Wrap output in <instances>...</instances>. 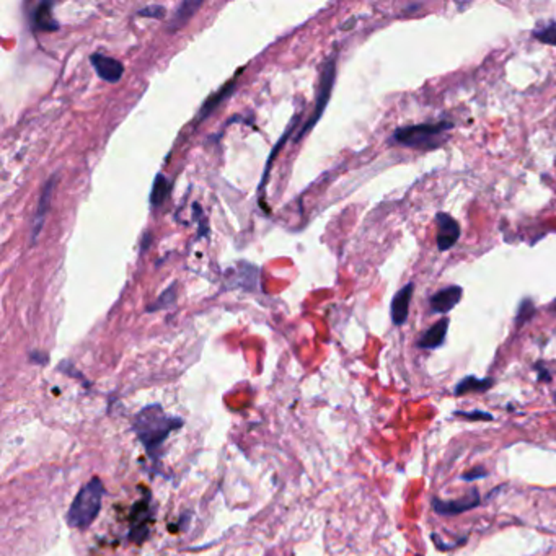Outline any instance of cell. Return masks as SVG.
Wrapping results in <instances>:
<instances>
[{
    "instance_id": "obj_26",
    "label": "cell",
    "mask_w": 556,
    "mask_h": 556,
    "mask_svg": "<svg viewBox=\"0 0 556 556\" xmlns=\"http://www.w3.org/2000/svg\"><path fill=\"white\" fill-rule=\"evenodd\" d=\"M354 22H356L354 18H351V22L348 23V25H351V23H354ZM349 28H351V26H343V30H349Z\"/></svg>"
},
{
    "instance_id": "obj_13",
    "label": "cell",
    "mask_w": 556,
    "mask_h": 556,
    "mask_svg": "<svg viewBox=\"0 0 556 556\" xmlns=\"http://www.w3.org/2000/svg\"><path fill=\"white\" fill-rule=\"evenodd\" d=\"M31 23L36 30L41 31H56L59 28V23L52 17V6L49 2L40 3L36 7V10L31 17Z\"/></svg>"
},
{
    "instance_id": "obj_23",
    "label": "cell",
    "mask_w": 556,
    "mask_h": 556,
    "mask_svg": "<svg viewBox=\"0 0 556 556\" xmlns=\"http://www.w3.org/2000/svg\"><path fill=\"white\" fill-rule=\"evenodd\" d=\"M484 477H488V472L484 468H473V470H470V472L462 475V478L465 479V482H475V479H482Z\"/></svg>"
},
{
    "instance_id": "obj_12",
    "label": "cell",
    "mask_w": 556,
    "mask_h": 556,
    "mask_svg": "<svg viewBox=\"0 0 556 556\" xmlns=\"http://www.w3.org/2000/svg\"><path fill=\"white\" fill-rule=\"evenodd\" d=\"M54 184H56V177H52V178H49V182L45 184V188H42V191H41L40 204H38L35 221H33L35 222V224H33V241H35L38 239V235H40V232L42 229V222H45L47 211H49L51 196H52V189H54Z\"/></svg>"
},
{
    "instance_id": "obj_3",
    "label": "cell",
    "mask_w": 556,
    "mask_h": 556,
    "mask_svg": "<svg viewBox=\"0 0 556 556\" xmlns=\"http://www.w3.org/2000/svg\"><path fill=\"white\" fill-rule=\"evenodd\" d=\"M454 127L452 122H422V125H413L398 127L390 137L392 144L415 147V149H436L440 145V136Z\"/></svg>"
},
{
    "instance_id": "obj_5",
    "label": "cell",
    "mask_w": 556,
    "mask_h": 556,
    "mask_svg": "<svg viewBox=\"0 0 556 556\" xmlns=\"http://www.w3.org/2000/svg\"><path fill=\"white\" fill-rule=\"evenodd\" d=\"M335 77H336V61L335 58L330 59L325 65V70H323V75H321V82H320V92L317 95V102H315V111L312 113L310 120L307 121V125L302 127V131L297 132L296 139L294 141H299L302 139L303 136L307 134L308 131L312 129L313 126L317 125L318 120H320L323 111H325L328 102H330V97H331V90H333V85H335Z\"/></svg>"
},
{
    "instance_id": "obj_7",
    "label": "cell",
    "mask_w": 556,
    "mask_h": 556,
    "mask_svg": "<svg viewBox=\"0 0 556 556\" xmlns=\"http://www.w3.org/2000/svg\"><path fill=\"white\" fill-rule=\"evenodd\" d=\"M437 225V248L440 251H447L457 244L460 239V225L452 216L445 212H439L436 216Z\"/></svg>"
},
{
    "instance_id": "obj_15",
    "label": "cell",
    "mask_w": 556,
    "mask_h": 556,
    "mask_svg": "<svg viewBox=\"0 0 556 556\" xmlns=\"http://www.w3.org/2000/svg\"><path fill=\"white\" fill-rule=\"evenodd\" d=\"M168 191H170L168 180H166L164 175H157L155 182H154V188H152V193H150L152 206H161L166 199V196H168Z\"/></svg>"
},
{
    "instance_id": "obj_10",
    "label": "cell",
    "mask_w": 556,
    "mask_h": 556,
    "mask_svg": "<svg viewBox=\"0 0 556 556\" xmlns=\"http://www.w3.org/2000/svg\"><path fill=\"white\" fill-rule=\"evenodd\" d=\"M463 289L460 286H449L437 291L434 296L431 297L429 305L432 313H449L454 307L459 305V302L462 301Z\"/></svg>"
},
{
    "instance_id": "obj_24",
    "label": "cell",
    "mask_w": 556,
    "mask_h": 556,
    "mask_svg": "<svg viewBox=\"0 0 556 556\" xmlns=\"http://www.w3.org/2000/svg\"><path fill=\"white\" fill-rule=\"evenodd\" d=\"M535 369H537V372H539V379H540V380H543V382H550V380H551V375H550L548 370H546V369L543 367V365L537 364V365H535Z\"/></svg>"
},
{
    "instance_id": "obj_8",
    "label": "cell",
    "mask_w": 556,
    "mask_h": 556,
    "mask_svg": "<svg viewBox=\"0 0 556 556\" xmlns=\"http://www.w3.org/2000/svg\"><path fill=\"white\" fill-rule=\"evenodd\" d=\"M90 61H92L95 70H97V74L104 80V82L109 84L120 82L122 74H125V65L115 58H109V56L97 52V54L92 56V59Z\"/></svg>"
},
{
    "instance_id": "obj_1",
    "label": "cell",
    "mask_w": 556,
    "mask_h": 556,
    "mask_svg": "<svg viewBox=\"0 0 556 556\" xmlns=\"http://www.w3.org/2000/svg\"><path fill=\"white\" fill-rule=\"evenodd\" d=\"M184 421L178 416H168L160 405H149L137 413L132 431L139 437L145 452L154 462H159L164 442L173 431L183 427Z\"/></svg>"
},
{
    "instance_id": "obj_21",
    "label": "cell",
    "mask_w": 556,
    "mask_h": 556,
    "mask_svg": "<svg viewBox=\"0 0 556 556\" xmlns=\"http://www.w3.org/2000/svg\"><path fill=\"white\" fill-rule=\"evenodd\" d=\"M455 416L459 418H465V420L468 421H493L494 418L493 415H489V413H484V411H479V410H473V411H454Z\"/></svg>"
},
{
    "instance_id": "obj_6",
    "label": "cell",
    "mask_w": 556,
    "mask_h": 556,
    "mask_svg": "<svg viewBox=\"0 0 556 556\" xmlns=\"http://www.w3.org/2000/svg\"><path fill=\"white\" fill-rule=\"evenodd\" d=\"M482 498H479L478 489H470V493L465 498L455 499V501H440V499H432V507L437 514L440 516H459L462 512L472 511L479 506Z\"/></svg>"
},
{
    "instance_id": "obj_27",
    "label": "cell",
    "mask_w": 556,
    "mask_h": 556,
    "mask_svg": "<svg viewBox=\"0 0 556 556\" xmlns=\"http://www.w3.org/2000/svg\"><path fill=\"white\" fill-rule=\"evenodd\" d=\"M555 402H556V393H555Z\"/></svg>"
},
{
    "instance_id": "obj_25",
    "label": "cell",
    "mask_w": 556,
    "mask_h": 556,
    "mask_svg": "<svg viewBox=\"0 0 556 556\" xmlns=\"http://www.w3.org/2000/svg\"><path fill=\"white\" fill-rule=\"evenodd\" d=\"M548 308H550V310H556V299H555V301H553V302H551V303H550V305H548Z\"/></svg>"
},
{
    "instance_id": "obj_22",
    "label": "cell",
    "mask_w": 556,
    "mask_h": 556,
    "mask_svg": "<svg viewBox=\"0 0 556 556\" xmlns=\"http://www.w3.org/2000/svg\"><path fill=\"white\" fill-rule=\"evenodd\" d=\"M139 15L141 17H164L165 15V8L160 7V6H150V7H145L139 10Z\"/></svg>"
},
{
    "instance_id": "obj_4",
    "label": "cell",
    "mask_w": 556,
    "mask_h": 556,
    "mask_svg": "<svg viewBox=\"0 0 556 556\" xmlns=\"http://www.w3.org/2000/svg\"><path fill=\"white\" fill-rule=\"evenodd\" d=\"M154 514V506H152V494L150 491H144L139 501L132 506L131 509V529H129V540L134 543H144L149 539L150 522Z\"/></svg>"
},
{
    "instance_id": "obj_20",
    "label": "cell",
    "mask_w": 556,
    "mask_h": 556,
    "mask_svg": "<svg viewBox=\"0 0 556 556\" xmlns=\"http://www.w3.org/2000/svg\"><path fill=\"white\" fill-rule=\"evenodd\" d=\"M173 301H175V287H170V289H166L164 294H161V296L159 297V301H157L154 305L147 307V310L149 312L160 310V308H165V307H168L170 303H173Z\"/></svg>"
},
{
    "instance_id": "obj_16",
    "label": "cell",
    "mask_w": 556,
    "mask_h": 556,
    "mask_svg": "<svg viewBox=\"0 0 556 556\" xmlns=\"http://www.w3.org/2000/svg\"><path fill=\"white\" fill-rule=\"evenodd\" d=\"M234 84H235V80H232V82L227 84L224 88L219 90L217 95H214V97H211L206 103H204V106L201 108V111H199V120H204V118H206L209 113H212L214 109L217 108V104L221 103L222 100H224L227 95L230 93V90H232V87H234Z\"/></svg>"
},
{
    "instance_id": "obj_9",
    "label": "cell",
    "mask_w": 556,
    "mask_h": 556,
    "mask_svg": "<svg viewBox=\"0 0 556 556\" xmlns=\"http://www.w3.org/2000/svg\"><path fill=\"white\" fill-rule=\"evenodd\" d=\"M413 292H415V283H408L406 286L402 287L400 291L395 294V297H393L390 313H392V321L395 326H402L406 323L408 315H410V303Z\"/></svg>"
},
{
    "instance_id": "obj_18",
    "label": "cell",
    "mask_w": 556,
    "mask_h": 556,
    "mask_svg": "<svg viewBox=\"0 0 556 556\" xmlns=\"http://www.w3.org/2000/svg\"><path fill=\"white\" fill-rule=\"evenodd\" d=\"M537 308H535V303L532 302V299H522V302L519 303V308H517V313H516V326L517 328H522L525 325L527 321L532 320L535 315Z\"/></svg>"
},
{
    "instance_id": "obj_14",
    "label": "cell",
    "mask_w": 556,
    "mask_h": 556,
    "mask_svg": "<svg viewBox=\"0 0 556 556\" xmlns=\"http://www.w3.org/2000/svg\"><path fill=\"white\" fill-rule=\"evenodd\" d=\"M494 383L493 379H478L475 375H468L460 380L455 387V395H465V393H472V392H486L488 388H491Z\"/></svg>"
},
{
    "instance_id": "obj_19",
    "label": "cell",
    "mask_w": 556,
    "mask_h": 556,
    "mask_svg": "<svg viewBox=\"0 0 556 556\" xmlns=\"http://www.w3.org/2000/svg\"><path fill=\"white\" fill-rule=\"evenodd\" d=\"M532 36H534L537 41H540L541 45L556 46V22H551L548 25L537 28V30L532 31Z\"/></svg>"
},
{
    "instance_id": "obj_11",
    "label": "cell",
    "mask_w": 556,
    "mask_h": 556,
    "mask_svg": "<svg viewBox=\"0 0 556 556\" xmlns=\"http://www.w3.org/2000/svg\"><path fill=\"white\" fill-rule=\"evenodd\" d=\"M449 323H450L449 318H442V320L434 323V325L421 336L420 341H418V346L422 349H436L444 344L445 336H447Z\"/></svg>"
},
{
    "instance_id": "obj_2",
    "label": "cell",
    "mask_w": 556,
    "mask_h": 556,
    "mask_svg": "<svg viewBox=\"0 0 556 556\" xmlns=\"http://www.w3.org/2000/svg\"><path fill=\"white\" fill-rule=\"evenodd\" d=\"M103 494V482L98 477H93L74 498L72 505H70L67 514H65L67 524L72 529H88L97 521V516L100 514V509H102Z\"/></svg>"
},
{
    "instance_id": "obj_17",
    "label": "cell",
    "mask_w": 556,
    "mask_h": 556,
    "mask_svg": "<svg viewBox=\"0 0 556 556\" xmlns=\"http://www.w3.org/2000/svg\"><path fill=\"white\" fill-rule=\"evenodd\" d=\"M199 7H201V2H183L182 6L178 7L177 13H175L173 22H172V26H173V28L183 26L184 23H186V22L189 20V18L193 17V13L196 12Z\"/></svg>"
}]
</instances>
